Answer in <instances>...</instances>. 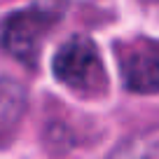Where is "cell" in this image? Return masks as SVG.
<instances>
[{"label":"cell","mask_w":159,"mask_h":159,"mask_svg":"<svg viewBox=\"0 0 159 159\" xmlns=\"http://www.w3.org/2000/svg\"><path fill=\"white\" fill-rule=\"evenodd\" d=\"M119 68L129 91L157 94L159 91V42L150 38L131 40L119 49Z\"/></svg>","instance_id":"obj_3"},{"label":"cell","mask_w":159,"mask_h":159,"mask_svg":"<svg viewBox=\"0 0 159 159\" xmlns=\"http://www.w3.org/2000/svg\"><path fill=\"white\" fill-rule=\"evenodd\" d=\"M54 75L66 87L80 94H101L108 84L101 54L96 45L87 38H73L59 47L54 56Z\"/></svg>","instance_id":"obj_1"},{"label":"cell","mask_w":159,"mask_h":159,"mask_svg":"<svg viewBox=\"0 0 159 159\" xmlns=\"http://www.w3.org/2000/svg\"><path fill=\"white\" fill-rule=\"evenodd\" d=\"M26 110V91L19 82L0 80V138L14 131Z\"/></svg>","instance_id":"obj_4"},{"label":"cell","mask_w":159,"mask_h":159,"mask_svg":"<svg viewBox=\"0 0 159 159\" xmlns=\"http://www.w3.org/2000/svg\"><path fill=\"white\" fill-rule=\"evenodd\" d=\"M59 14L47 5H33L10 14L0 28V45L7 54L24 63H33L40 54L42 40L56 24Z\"/></svg>","instance_id":"obj_2"}]
</instances>
